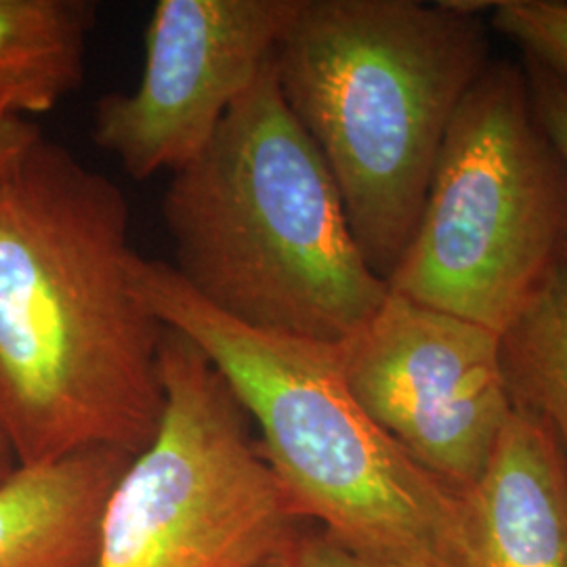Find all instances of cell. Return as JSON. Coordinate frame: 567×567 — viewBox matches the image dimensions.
<instances>
[{"mask_svg": "<svg viewBox=\"0 0 567 567\" xmlns=\"http://www.w3.org/2000/svg\"><path fill=\"white\" fill-rule=\"evenodd\" d=\"M135 456L86 447L0 484V567H95L103 511Z\"/></svg>", "mask_w": 567, "mask_h": 567, "instance_id": "cell-10", "label": "cell"}, {"mask_svg": "<svg viewBox=\"0 0 567 567\" xmlns=\"http://www.w3.org/2000/svg\"><path fill=\"white\" fill-rule=\"evenodd\" d=\"M171 265L240 324L341 344L385 303L322 154L267 61L163 200Z\"/></svg>", "mask_w": 567, "mask_h": 567, "instance_id": "cell-2", "label": "cell"}, {"mask_svg": "<svg viewBox=\"0 0 567 567\" xmlns=\"http://www.w3.org/2000/svg\"><path fill=\"white\" fill-rule=\"evenodd\" d=\"M292 550V548H290ZM290 550L280 553V555H269V557H261V559H255V561H248L244 566L238 567H295L292 564V555Z\"/></svg>", "mask_w": 567, "mask_h": 567, "instance_id": "cell-17", "label": "cell"}, {"mask_svg": "<svg viewBox=\"0 0 567 567\" xmlns=\"http://www.w3.org/2000/svg\"><path fill=\"white\" fill-rule=\"evenodd\" d=\"M337 347L351 395L412 461L458 494L477 484L513 412L496 330L389 292Z\"/></svg>", "mask_w": 567, "mask_h": 567, "instance_id": "cell-7", "label": "cell"}, {"mask_svg": "<svg viewBox=\"0 0 567 567\" xmlns=\"http://www.w3.org/2000/svg\"><path fill=\"white\" fill-rule=\"evenodd\" d=\"M489 30L534 61L567 79V2L561 0H471Z\"/></svg>", "mask_w": 567, "mask_h": 567, "instance_id": "cell-13", "label": "cell"}, {"mask_svg": "<svg viewBox=\"0 0 567 567\" xmlns=\"http://www.w3.org/2000/svg\"><path fill=\"white\" fill-rule=\"evenodd\" d=\"M95 11L86 0H0V102L44 114L79 91Z\"/></svg>", "mask_w": 567, "mask_h": 567, "instance_id": "cell-11", "label": "cell"}, {"mask_svg": "<svg viewBox=\"0 0 567 567\" xmlns=\"http://www.w3.org/2000/svg\"><path fill=\"white\" fill-rule=\"evenodd\" d=\"M0 456H13V452H11V447H9V442H7L4 433H2V426H0ZM13 458H16V456H13Z\"/></svg>", "mask_w": 567, "mask_h": 567, "instance_id": "cell-19", "label": "cell"}, {"mask_svg": "<svg viewBox=\"0 0 567 567\" xmlns=\"http://www.w3.org/2000/svg\"><path fill=\"white\" fill-rule=\"evenodd\" d=\"M511 404L536 416L567 452V248L501 330Z\"/></svg>", "mask_w": 567, "mask_h": 567, "instance_id": "cell-12", "label": "cell"}, {"mask_svg": "<svg viewBox=\"0 0 567 567\" xmlns=\"http://www.w3.org/2000/svg\"><path fill=\"white\" fill-rule=\"evenodd\" d=\"M463 503L471 567H567V452L536 416L513 408Z\"/></svg>", "mask_w": 567, "mask_h": 567, "instance_id": "cell-9", "label": "cell"}, {"mask_svg": "<svg viewBox=\"0 0 567 567\" xmlns=\"http://www.w3.org/2000/svg\"><path fill=\"white\" fill-rule=\"evenodd\" d=\"M163 421L103 511L95 567H238L303 532L224 374L183 332L161 344Z\"/></svg>", "mask_w": 567, "mask_h": 567, "instance_id": "cell-6", "label": "cell"}, {"mask_svg": "<svg viewBox=\"0 0 567 567\" xmlns=\"http://www.w3.org/2000/svg\"><path fill=\"white\" fill-rule=\"evenodd\" d=\"M41 135L34 122L23 121L9 105L0 102V171Z\"/></svg>", "mask_w": 567, "mask_h": 567, "instance_id": "cell-16", "label": "cell"}, {"mask_svg": "<svg viewBox=\"0 0 567 567\" xmlns=\"http://www.w3.org/2000/svg\"><path fill=\"white\" fill-rule=\"evenodd\" d=\"M522 65L526 70L534 110L567 166V79L534 61L522 60Z\"/></svg>", "mask_w": 567, "mask_h": 567, "instance_id": "cell-14", "label": "cell"}, {"mask_svg": "<svg viewBox=\"0 0 567 567\" xmlns=\"http://www.w3.org/2000/svg\"><path fill=\"white\" fill-rule=\"evenodd\" d=\"M16 458L13 456H0V484L16 471Z\"/></svg>", "mask_w": 567, "mask_h": 567, "instance_id": "cell-18", "label": "cell"}, {"mask_svg": "<svg viewBox=\"0 0 567 567\" xmlns=\"http://www.w3.org/2000/svg\"><path fill=\"white\" fill-rule=\"evenodd\" d=\"M290 555L295 567H364L322 529L311 527H305L299 534Z\"/></svg>", "mask_w": 567, "mask_h": 567, "instance_id": "cell-15", "label": "cell"}, {"mask_svg": "<svg viewBox=\"0 0 567 567\" xmlns=\"http://www.w3.org/2000/svg\"><path fill=\"white\" fill-rule=\"evenodd\" d=\"M297 0H161L145 28L137 86L97 102L93 142L145 182L210 142L264 72Z\"/></svg>", "mask_w": 567, "mask_h": 567, "instance_id": "cell-8", "label": "cell"}, {"mask_svg": "<svg viewBox=\"0 0 567 567\" xmlns=\"http://www.w3.org/2000/svg\"><path fill=\"white\" fill-rule=\"evenodd\" d=\"M489 60V25L471 0H297L274 51L276 81L385 282L419 224L447 126Z\"/></svg>", "mask_w": 567, "mask_h": 567, "instance_id": "cell-3", "label": "cell"}, {"mask_svg": "<svg viewBox=\"0 0 567 567\" xmlns=\"http://www.w3.org/2000/svg\"><path fill=\"white\" fill-rule=\"evenodd\" d=\"M135 292L224 374L286 498L364 567H471L463 494L412 461L344 383L339 347L229 320L156 259Z\"/></svg>", "mask_w": 567, "mask_h": 567, "instance_id": "cell-4", "label": "cell"}, {"mask_svg": "<svg viewBox=\"0 0 567 567\" xmlns=\"http://www.w3.org/2000/svg\"><path fill=\"white\" fill-rule=\"evenodd\" d=\"M566 248V163L522 61L489 60L447 126L389 292L501 334Z\"/></svg>", "mask_w": 567, "mask_h": 567, "instance_id": "cell-5", "label": "cell"}, {"mask_svg": "<svg viewBox=\"0 0 567 567\" xmlns=\"http://www.w3.org/2000/svg\"><path fill=\"white\" fill-rule=\"evenodd\" d=\"M135 257L121 185L60 142L41 133L0 171V426L18 466L156 440L166 326Z\"/></svg>", "mask_w": 567, "mask_h": 567, "instance_id": "cell-1", "label": "cell"}]
</instances>
